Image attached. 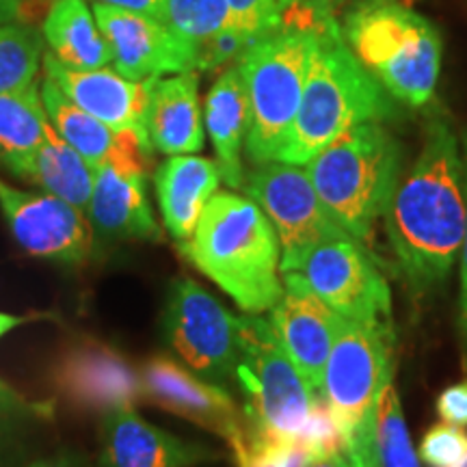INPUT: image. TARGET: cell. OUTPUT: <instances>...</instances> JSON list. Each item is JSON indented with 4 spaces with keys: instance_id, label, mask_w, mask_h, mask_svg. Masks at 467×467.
<instances>
[{
    "instance_id": "obj_39",
    "label": "cell",
    "mask_w": 467,
    "mask_h": 467,
    "mask_svg": "<svg viewBox=\"0 0 467 467\" xmlns=\"http://www.w3.org/2000/svg\"><path fill=\"white\" fill-rule=\"evenodd\" d=\"M22 0H0V25L20 22Z\"/></svg>"
},
{
    "instance_id": "obj_5",
    "label": "cell",
    "mask_w": 467,
    "mask_h": 467,
    "mask_svg": "<svg viewBox=\"0 0 467 467\" xmlns=\"http://www.w3.org/2000/svg\"><path fill=\"white\" fill-rule=\"evenodd\" d=\"M340 31L359 63L396 102L420 109L431 102L441 72V35L400 0H358Z\"/></svg>"
},
{
    "instance_id": "obj_29",
    "label": "cell",
    "mask_w": 467,
    "mask_h": 467,
    "mask_svg": "<svg viewBox=\"0 0 467 467\" xmlns=\"http://www.w3.org/2000/svg\"><path fill=\"white\" fill-rule=\"evenodd\" d=\"M55 420V402L31 400L0 379V465L16 457L17 448L39 426Z\"/></svg>"
},
{
    "instance_id": "obj_16",
    "label": "cell",
    "mask_w": 467,
    "mask_h": 467,
    "mask_svg": "<svg viewBox=\"0 0 467 467\" xmlns=\"http://www.w3.org/2000/svg\"><path fill=\"white\" fill-rule=\"evenodd\" d=\"M268 320L292 364L320 394L327 359L344 318L318 299L296 273H284V292Z\"/></svg>"
},
{
    "instance_id": "obj_15",
    "label": "cell",
    "mask_w": 467,
    "mask_h": 467,
    "mask_svg": "<svg viewBox=\"0 0 467 467\" xmlns=\"http://www.w3.org/2000/svg\"><path fill=\"white\" fill-rule=\"evenodd\" d=\"M141 400L213 431L230 443L244 435V411L230 392L210 383L167 355H154L139 368Z\"/></svg>"
},
{
    "instance_id": "obj_6",
    "label": "cell",
    "mask_w": 467,
    "mask_h": 467,
    "mask_svg": "<svg viewBox=\"0 0 467 467\" xmlns=\"http://www.w3.org/2000/svg\"><path fill=\"white\" fill-rule=\"evenodd\" d=\"M318 197L355 241H370L402 171V145L381 121L350 128L306 165Z\"/></svg>"
},
{
    "instance_id": "obj_2",
    "label": "cell",
    "mask_w": 467,
    "mask_h": 467,
    "mask_svg": "<svg viewBox=\"0 0 467 467\" xmlns=\"http://www.w3.org/2000/svg\"><path fill=\"white\" fill-rule=\"evenodd\" d=\"M238 344L236 379L247 396V429L301 443L312 457L342 452L340 431L323 394L314 392L292 364L271 320L258 314L238 318Z\"/></svg>"
},
{
    "instance_id": "obj_30",
    "label": "cell",
    "mask_w": 467,
    "mask_h": 467,
    "mask_svg": "<svg viewBox=\"0 0 467 467\" xmlns=\"http://www.w3.org/2000/svg\"><path fill=\"white\" fill-rule=\"evenodd\" d=\"M375 451L379 467H420L392 381L385 383L375 407Z\"/></svg>"
},
{
    "instance_id": "obj_40",
    "label": "cell",
    "mask_w": 467,
    "mask_h": 467,
    "mask_svg": "<svg viewBox=\"0 0 467 467\" xmlns=\"http://www.w3.org/2000/svg\"><path fill=\"white\" fill-rule=\"evenodd\" d=\"M344 452H327V454H317L306 463V467H350L347 459L342 457Z\"/></svg>"
},
{
    "instance_id": "obj_4",
    "label": "cell",
    "mask_w": 467,
    "mask_h": 467,
    "mask_svg": "<svg viewBox=\"0 0 467 467\" xmlns=\"http://www.w3.org/2000/svg\"><path fill=\"white\" fill-rule=\"evenodd\" d=\"M180 247L247 314L271 312L282 296L277 232L251 197L214 192L192 236Z\"/></svg>"
},
{
    "instance_id": "obj_34",
    "label": "cell",
    "mask_w": 467,
    "mask_h": 467,
    "mask_svg": "<svg viewBox=\"0 0 467 467\" xmlns=\"http://www.w3.org/2000/svg\"><path fill=\"white\" fill-rule=\"evenodd\" d=\"M350 0H295L284 22H299V25H317V22L336 17L347 7Z\"/></svg>"
},
{
    "instance_id": "obj_10",
    "label": "cell",
    "mask_w": 467,
    "mask_h": 467,
    "mask_svg": "<svg viewBox=\"0 0 467 467\" xmlns=\"http://www.w3.org/2000/svg\"><path fill=\"white\" fill-rule=\"evenodd\" d=\"M162 334L180 359L210 383L236 379L238 318L189 277L175 279L162 312Z\"/></svg>"
},
{
    "instance_id": "obj_3",
    "label": "cell",
    "mask_w": 467,
    "mask_h": 467,
    "mask_svg": "<svg viewBox=\"0 0 467 467\" xmlns=\"http://www.w3.org/2000/svg\"><path fill=\"white\" fill-rule=\"evenodd\" d=\"M317 31L303 98L277 161L306 167L350 128L399 115L396 100L344 42L337 17L309 25Z\"/></svg>"
},
{
    "instance_id": "obj_23",
    "label": "cell",
    "mask_w": 467,
    "mask_h": 467,
    "mask_svg": "<svg viewBox=\"0 0 467 467\" xmlns=\"http://www.w3.org/2000/svg\"><path fill=\"white\" fill-rule=\"evenodd\" d=\"M16 178L28 184L39 186L48 195L72 203L80 213L87 214L96 182V167L58 137L55 128H50L48 137L37 150L22 156L5 167Z\"/></svg>"
},
{
    "instance_id": "obj_19",
    "label": "cell",
    "mask_w": 467,
    "mask_h": 467,
    "mask_svg": "<svg viewBox=\"0 0 467 467\" xmlns=\"http://www.w3.org/2000/svg\"><path fill=\"white\" fill-rule=\"evenodd\" d=\"M214 457L210 448L184 441L139 416L134 407L104 413L100 467H195Z\"/></svg>"
},
{
    "instance_id": "obj_27",
    "label": "cell",
    "mask_w": 467,
    "mask_h": 467,
    "mask_svg": "<svg viewBox=\"0 0 467 467\" xmlns=\"http://www.w3.org/2000/svg\"><path fill=\"white\" fill-rule=\"evenodd\" d=\"M50 119L42 100V85L0 93V167L31 154L50 132Z\"/></svg>"
},
{
    "instance_id": "obj_26",
    "label": "cell",
    "mask_w": 467,
    "mask_h": 467,
    "mask_svg": "<svg viewBox=\"0 0 467 467\" xmlns=\"http://www.w3.org/2000/svg\"><path fill=\"white\" fill-rule=\"evenodd\" d=\"M169 25L197 48L200 69L221 67L238 57L225 0H165Z\"/></svg>"
},
{
    "instance_id": "obj_17",
    "label": "cell",
    "mask_w": 467,
    "mask_h": 467,
    "mask_svg": "<svg viewBox=\"0 0 467 467\" xmlns=\"http://www.w3.org/2000/svg\"><path fill=\"white\" fill-rule=\"evenodd\" d=\"M44 76L87 113L119 132L148 137V102L151 80H130L113 67L76 69L61 63L50 52L44 55Z\"/></svg>"
},
{
    "instance_id": "obj_13",
    "label": "cell",
    "mask_w": 467,
    "mask_h": 467,
    "mask_svg": "<svg viewBox=\"0 0 467 467\" xmlns=\"http://www.w3.org/2000/svg\"><path fill=\"white\" fill-rule=\"evenodd\" d=\"M93 16L110 48V66L130 80H154L200 69L197 48L171 25L93 3Z\"/></svg>"
},
{
    "instance_id": "obj_35",
    "label": "cell",
    "mask_w": 467,
    "mask_h": 467,
    "mask_svg": "<svg viewBox=\"0 0 467 467\" xmlns=\"http://www.w3.org/2000/svg\"><path fill=\"white\" fill-rule=\"evenodd\" d=\"M461 151H463V171H465V200H467V128L461 134ZM459 336L463 347V359L467 366V219L465 236L461 244V296H459Z\"/></svg>"
},
{
    "instance_id": "obj_11",
    "label": "cell",
    "mask_w": 467,
    "mask_h": 467,
    "mask_svg": "<svg viewBox=\"0 0 467 467\" xmlns=\"http://www.w3.org/2000/svg\"><path fill=\"white\" fill-rule=\"evenodd\" d=\"M296 273L337 317L381 323L392 317V292L370 251L353 236L329 238L303 258Z\"/></svg>"
},
{
    "instance_id": "obj_25",
    "label": "cell",
    "mask_w": 467,
    "mask_h": 467,
    "mask_svg": "<svg viewBox=\"0 0 467 467\" xmlns=\"http://www.w3.org/2000/svg\"><path fill=\"white\" fill-rule=\"evenodd\" d=\"M48 52L76 69L109 67L113 57L87 0H52L42 26Z\"/></svg>"
},
{
    "instance_id": "obj_14",
    "label": "cell",
    "mask_w": 467,
    "mask_h": 467,
    "mask_svg": "<svg viewBox=\"0 0 467 467\" xmlns=\"http://www.w3.org/2000/svg\"><path fill=\"white\" fill-rule=\"evenodd\" d=\"M57 392L85 413H110L141 400V377L119 350L93 337L69 342L50 368Z\"/></svg>"
},
{
    "instance_id": "obj_9",
    "label": "cell",
    "mask_w": 467,
    "mask_h": 467,
    "mask_svg": "<svg viewBox=\"0 0 467 467\" xmlns=\"http://www.w3.org/2000/svg\"><path fill=\"white\" fill-rule=\"evenodd\" d=\"M243 191L271 219L282 249V275L299 268L303 258L329 238L350 236L327 210L301 165L271 161L244 175Z\"/></svg>"
},
{
    "instance_id": "obj_33",
    "label": "cell",
    "mask_w": 467,
    "mask_h": 467,
    "mask_svg": "<svg viewBox=\"0 0 467 467\" xmlns=\"http://www.w3.org/2000/svg\"><path fill=\"white\" fill-rule=\"evenodd\" d=\"M420 457L429 467H467L465 426L448 422L433 426L420 443Z\"/></svg>"
},
{
    "instance_id": "obj_37",
    "label": "cell",
    "mask_w": 467,
    "mask_h": 467,
    "mask_svg": "<svg viewBox=\"0 0 467 467\" xmlns=\"http://www.w3.org/2000/svg\"><path fill=\"white\" fill-rule=\"evenodd\" d=\"M91 3L126 9V11H132V14L154 17V20L169 25V11H167L165 0H91Z\"/></svg>"
},
{
    "instance_id": "obj_41",
    "label": "cell",
    "mask_w": 467,
    "mask_h": 467,
    "mask_svg": "<svg viewBox=\"0 0 467 467\" xmlns=\"http://www.w3.org/2000/svg\"><path fill=\"white\" fill-rule=\"evenodd\" d=\"M31 320H35V317H16V314L0 312V340H3V337L7 336L9 331H14L16 327L31 323Z\"/></svg>"
},
{
    "instance_id": "obj_22",
    "label": "cell",
    "mask_w": 467,
    "mask_h": 467,
    "mask_svg": "<svg viewBox=\"0 0 467 467\" xmlns=\"http://www.w3.org/2000/svg\"><path fill=\"white\" fill-rule=\"evenodd\" d=\"M221 171L214 161L202 156H169L154 173L156 197L165 230L184 244L200 223L203 208L219 189Z\"/></svg>"
},
{
    "instance_id": "obj_7",
    "label": "cell",
    "mask_w": 467,
    "mask_h": 467,
    "mask_svg": "<svg viewBox=\"0 0 467 467\" xmlns=\"http://www.w3.org/2000/svg\"><path fill=\"white\" fill-rule=\"evenodd\" d=\"M394 377V334L389 320H342L323 375V399L340 431L350 467H379L375 407Z\"/></svg>"
},
{
    "instance_id": "obj_32",
    "label": "cell",
    "mask_w": 467,
    "mask_h": 467,
    "mask_svg": "<svg viewBox=\"0 0 467 467\" xmlns=\"http://www.w3.org/2000/svg\"><path fill=\"white\" fill-rule=\"evenodd\" d=\"M236 467H306L312 454L296 441L255 433L244 424V435L232 443Z\"/></svg>"
},
{
    "instance_id": "obj_24",
    "label": "cell",
    "mask_w": 467,
    "mask_h": 467,
    "mask_svg": "<svg viewBox=\"0 0 467 467\" xmlns=\"http://www.w3.org/2000/svg\"><path fill=\"white\" fill-rule=\"evenodd\" d=\"M203 121L213 141L221 180L230 189L244 186L243 151L247 139V93L238 67L225 69L206 96Z\"/></svg>"
},
{
    "instance_id": "obj_1",
    "label": "cell",
    "mask_w": 467,
    "mask_h": 467,
    "mask_svg": "<svg viewBox=\"0 0 467 467\" xmlns=\"http://www.w3.org/2000/svg\"><path fill=\"white\" fill-rule=\"evenodd\" d=\"M396 271L413 295L446 284L465 236L467 200L461 137L446 115H431L420 154L385 213Z\"/></svg>"
},
{
    "instance_id": "obj_28",
    "label": "cell",
    "mask_w": 467,
    "mask_h": 467,
    "mask_svg": "<svg viewBox=\"0 0 467 467\" xmlns=\"http://www.w3.org/2000/svg\"><path fill=\"white\" fill-rule=\"evenodd\" d=\"M46 55L44 35L31 25H0V93L37 83Z\"/></svg>"
},
{
    "instance_id": "obj_8",
    "label": "cell",
    "mask_w": 467,
    "mask_h": 467,
    "mask_svg": "<svg viewBox=\"0 0 467 467\" xmlns=\"http://www.w3.org/2000/svg\"><path fill=\"white\" fill-rule=\"evenodd\" d=\"M314 46L312 26L284 22L238 55L247 93L244 154L254 165L277 161L299 110Z\"/></svg>"
},
{
    "instance_id": "obj_36",
    "label": "cell",
    "mask_w": 467,
    "mask_h": 467,
    "mask_svg": "<svg viewBox=\"0 0 467 467\" xmlns=\"http://www.w3.org/2000/svg\"><path fill=\"white\" fill-rule=\"evenodd\" d=\"M437 413L443 422L467 426V379L443 389L437 399Z\"/></svg>"
},
{
    "instance_id": "obj_20",
    "label": "cell",
    "mask_w": 467,
    "mask_h": 467,
    "mask_svg": "<svg viewBox=\"0 0 467 467\" xmlns=\"http://www.w3.org/2000/svg\"><path fill=\"white\" fill-rule=\"evenodd\" d=\"M148 137L161 154H195L203 148L197 69L162 76L150 83Z\"/></svg>"
},
{
    "instance_id": "obj_12",
    "label": "cell",
    "mask_w": 467,
    "mask_h": 467,
    "mask_svg": "<svg viewBox=\"0 0 467 467\" xmlns=\"http://www.w3.org/2000/svg\"><path fill=\"white\" fill-rule=\"evenodd\" d=\"M0 213L26 254L61 265H83L93 251L91 221L48 192L20 191L0 178Z\"/></svg>"
},
{
    "instance_id": "obj_31",
    "label": "cell",
    "mask_w": 467,
    "mask_h": 467,
    "mask_svg": "<svg viewBox=\"0 0 467 467\" xmlns=\"http://www.w3.org/2000/svg\"><path fill=\"white\" fill-rule=\"evenodd\" d=\"M230 11V35L238 55L265 35L277 31L295 0H225Z\"/></svg>"
},
{
    "instance_id": "obj_38",
    "label": "cell",
    "mask_w": 467,
    "mask_h": 467,
    "mask_svg": "<svg viewBox=\"0 0 467 467\" xmlns=\"http://www.w3.org/2000/svg\"><path fill=\"white\" fill-rule=\"evenodd\" d=\"M22 467H87V463L83 459L74 457V454H57V457L31 461V463H26Z\"/></svg>"
},
{
    "instance_id": "obj_21",
    "label": "cell",
    "mask_w": 467,
    "mask_h": 467,
    "mask_svg": "<svg viewBox=\"0 0 467 467\" xmlns=\"http://www.w3.org/2000/svg\"><path fill=\"white\" fill-rule=\"evenodd\" d=\"M42 100L48 113V119L58 137L78 151L93 167H100L110 161H148L151 151L137 134L119 132L96 119L80 107L69 100L50 78L42 80Z\"/></svg>"
},
{
    "instance_id": "obj_18",
    "label": "cell",
    "mask_w": 467,
    "mask_h": 467,
    "mask_svg": "<svg viewBox=\"0 0 467 467\" xmlns=\"http://www.w3.org/2000/svg\"><path fill=\"white\" fill-rule=\"evenodd\" d=\"M148 161H110L96 167L89 202L93 230L121 241H162L148 197Z\"/></svg>"
}]
</instances>
